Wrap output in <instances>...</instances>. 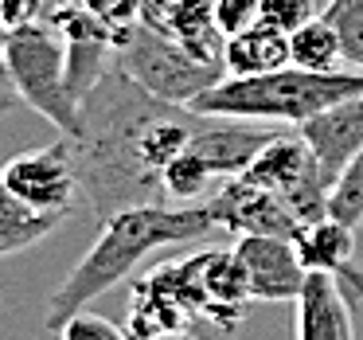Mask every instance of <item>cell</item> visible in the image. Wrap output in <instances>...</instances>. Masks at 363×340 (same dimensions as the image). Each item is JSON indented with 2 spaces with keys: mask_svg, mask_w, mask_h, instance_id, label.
Here are the masks:
<instances>
[{
  "mask_svg": "<svg viewBox=\"0 0 363 340\" xmlns=\"http://www.w3.org/2000/svg\"><path fill=\"white\" fill-rule=\"evenodd\" d=\"M79 110H82V126L79 137H71V145L90 215L98 223H106L110 215L125 212V207L168 204L164 184L152 172L149 153H145L149 126L164 110V98L137 87L113 63L90 87Z\"/></svg>",
  "mask_w": 363,
  "mask_h": 340,
  "instance_id": "6da1fadb",
  "label": "cell"
},
{
  "mask_svg": "<svg viewBox=\"0 0 363 340\" xmlns=\"http://www.w3.org/2000/svg\"><path fill=\"white\" fill-rule=\"evenodd\" d=\"M215 219L207 204H141L110 215L90 243V251L71 266V274L51 293L43 329L59 332L71 317H79L94 297L121 285L152 251L160 246H184L211 235Z\"/></svg>",
  "mask_w": 363,
  "mask_h": 340,
  "instance_id": "7a4b0ae2",
  "label": "cell"
},
{
  "mask_svg": "<svg viewBox=\"0 0 363 340\" xmlns=\"http://www.w3.org/2000/svg\"><path fill=\"white\" fill-rule=\"evenodd\" d=\"M363 94V71H301L281 67L254 79H223L219 87L191 98L188 110L203 118H230V121H254V126H305L328 106L344 98Z\"/></svg>",
  "mask_w": 363,
  "mask_h": 340,
  "instance_id": "3957f363",
  "label": "cell"
},
{
  "mask_svg": "<svg viewBox=\"0 0 363 340\" xmlns=\"http://www.w3.org/2000/svg\"><path fill=\"white\" fill-rule=\"evenodd\" d=\"M0 67L28 110L51 121L63 137H79L82 110L67 79V40L51 20L9 32L0 48Z\"/></svg>",
  "mask_w": 363,
  "mask_h": 340,
  "instance_id": "277c9868",
  "label": "cell"
},
{
  "mask_svg": "<svg viewBox=\"0 0 363 340\" xmlns=\"http://www.w3.org/2000/svg\"><path fill=\"white\" fill-rule=\"evenodd\" d=\"M269 137L274 129L254 126V121L203 118L191 145L164 168V199L168 204H203L207 192L250 168V160L269 145Z\"/></svg>",
  "mask_w": 363,
  "mask_h": 340,
  "instance_id": "5b68a950",
  "label": "cell"
},
{
  "mask_svg": "<svg viewBox=\"0 0 363 340\" xmlns=\"http://www.w3.org/2000/svg\"><path fill=\"white\" fill-rule=\"evenodd\" d=\"M113 63H118L137 87H145L149 94L164 98V102H176V106H191V98H199L203 90L219 87V82L227 79L223 67L199 63V59L188 55L176 40H168L164 32L141 24V20H137L133 32L125 35V43L118 48V59H113Z\"/></svg>",
  "mask_w": 363,
  "mask_h": 340,
  "instance_id": "8992f818",
  "label": "cell"
},
{
  "mask_svg": "<svg viewBox=\"0 0 363 340\" xmlns=\"http://www.w3.org/2000/svg\"><path fill=\"white\" fill-rule=\"evenodd\" d=\"M242 180L269 188L297 212L301 223H313L320 215H328V180H324L316 153L308 149V141L297 133H274L269 145L250 160V168L242 172Z\"/></svg>",
  "mask_w": 363,
  "mask_h": 340,
  "instance_id": "52a82bcc",
  "label": "cell"
},
{
  "mask_svg": "<svg viewBox=\"0 0 363 340\" xmlns=\"http://www.w3.org/2000/svg\"><path fill=\"white\" fill-rule=\"evenodd\" d=\"M0 184L9 188V196H16L32 212L67 219L74 199L82 196L79 160H74L71 137H59L51 145L24 149L16 157H9V165L0 168Z\"/></svg>",
  "mask_w": 363,
  "mask_h": 340,
  "instance_id": "ba28073f",
  "label": "cell"
},
{
  "mask_svg": "<svg viewBox=\"0 0 363 340\" xmlns=\"http://www.w3.org/2000/svg\"><path fill=\"white\" fill-rule=\"evenodd\" d=\"M203 204H207V212H211L215 227H223L235 238H246V235L293 238L305 227V223L297 219V212H293L277 192L258 188V184L242 180V176L223 180Z\"/></svg>",
  "mask_w": 363,
  "mask_h": 340,
  "instance_id": "9c48e42d",
  "label": "cell"
},
{
  "mask_svg": "<svg viewBox=\"0 0 363 340\" xmlns=\"http://www.w3.org/2000/svg\"><path fill=\"white\" fill-rule=\"evenodd\" d=\"M235 254L242 262L246 285L254 301H297L308 282V270L301 266L293 238L246 235L235 238Z\"/></svg>",
  "mask_w": 363,
  "mask_h": 340,
  "instance_id": "30bf717a",
  "label": "cell"
},
{
  "mask_svg": "<svg viewBox=\"0 0 363 340\" xmlns=\"http://www.w3.org/2000/svg\"><path fill=\"white\" fill-rule=\"evenodd\" d=\"M141 24L164 32L199 63L223 67L227 35L215 20V0H141Z\"/></svg>",
  "mask_w": 363,
  "mask_h": 340,
  "instance_id": "8fae6325",
  "label": "cell"
},
{
  "mask_svg": "<svg viewBox=\"0 0 363 340\" xmlns=\"http://www.w3.org/2000/svg\"><path fill=\"white\" fill-rule=\"evenodd\" d=\"M293 246H297V258L308 274H332L344 293L352 301H363V274L352 266L355 258V227L332 219V215H320V219L305 223V227L293 235Z\"/></svg>",
  "mask_w": 363,
  "mask_h": 340,
  "instance_id": "7c38bea8",
  "label": "cell"
},
{
  "mask_svg": "<svg viewBox=\"0 0 363 340\" xmlns=\"http://www.w3.org/2000/svg\"><path fill=\"white\" fill-rule=\"evenodd\" d=\"M297 129L308 141V149L316 153V165H320L324 180L332 188L340 180V172L347 168V160L363 149V94L328 106L324 114H316L313 121H305Z\"/></svg>",
  "mask_w": 363,
  "mask_h": 340,
  "instance_id": "4fadbf2b",
  "label": "cell"
},
{
  "mask_svg": "<svg viewBox=\"0 0 363 340\" xmlns=\"http://www.w3.org/2000/svg\"><path fill=\"white\" fill-rule=\"evenodd\" d=\"M297 305V340H355L352 297L332 274H308Z\"/></svg>",
  "mask_w": 363,
  "mask_h": 340,
  "instance_id": "5bb4252c",
  "label": "cell"
},
{
  "mask_svg": "<svg viewBox=\"0 0 363 340\" xmlns=\"http://www.w3.org/2000/svg\"><path fill=\"white\" fill-rule=\"evenodd\" d=\"M203 290H207V321L219 329H235L246 317V309L254 305L250 285H246L242 262H238L235 246H207L203 251Z\"/></svg>",
  "mask_w": 363,
  "mask_h": 340,
  "instance_id": "9a60e30c",
  "label": "cell"
},
{
  "mask_svg": "<svg viewBox=\"0 0 363 340\" xmlns=\"http://www.w3.org/2000/svg\"><path fill=\"white\" fill-rule=\"evenodd\" d=\"M289 67V35L274 32L266 24H254L250 32H238L223 48V71L227 79H254Z\"/></svg>",
  "mask_w": 363,
  "mask_h": 340,
  "instance_id": "2e32d148",
  "label": "cell"
},
{
  "mask_svg": "<svg viewBox=\"0 0 363 340\" xmlns=\"http://www.w3.org/2000/svg\"><path fill=\"white\" fill-rule=\"evenodd\" d=\"M63 227L59 215H40L32 207H24L16 196H9V188L0 184V258H12V254H24L28 246L51 238Z\"/></svg>",
  "mask_w": 363,
  "mask_h": 340,
  "instance_id": "e0dca14e",
  "label": "cell"
},
{
  "mask_svg": "<svg viewBox=\"0 0 363 340\" xmlns=\"http://www.w3.org/2000/svg\"><path fill=\"white\" fill-rule=\"evenodd\" d=\"M289 63L301 67V71H320V75L344 71V43H340L336 28L324 20V12L289 35Z\"/></svg>",
  "mask_w": 363,
  "mask_h": 340,
  "instance_id": "ac0fdd59",
  "label": "cell"
},
{
  "mask_svg": "<svg viewBox=\"0 0 363 340\" xmlns=\"http://www.w3.org/2000/svg\"><path fill=\"white\" fill-rule=\"evenodd\" d=\"M328 215L347 227H363V149L347 160V168L340 172V180L328 192Z\"/></svg>",
  "mask_w": 363,
  "mask_h": 340,
  "instance_id": "d6986e66",
  "label": "cell"
},
{
  "mask_svg": "<svg viewBox=\"0 0 363 340\" xmlns=\"http://www.w3.org/2000/svg\"><path fill=\"white\" fill-rule=\"evenodd\" d=\"M324 20L340 32L344 43V63L352 71H363V0H328Z\"/></svg>",
  "mask_w": 363,
  "mask_h": 340,
  "instance_id": "ffe728a7",
  "label": "cell"
},
{
  "mask_svg": "<svg viewBox=\"0 0 363 340\" xmlns=\"http://www.w3.org/2000/svg\"><path fill=\"white\" fill-rule=\"evenodd\" d=\"M308 20H316V0H262L258 12V24L274 28L281 35H293Z\"/></svg>",
  "mask_w": 363,
  "mask_h": 340,
  "instance_id": "44dd1931",
  "label": "cell"
},
{
  "mask_svg": "<svg viewBox=\"0 0 363 340\" xmlns=\"http://www.w3.org/2000/svg\"><path fill=\"white\" fill-rule=\"evenodd\" d=\"M59 340H129V332L118 329L113 321H106V317L82 309L79 317H71V321L59 329Z\"/></svg>",
  "mask_w": 363,
  "mask_h": 340,
  "instance_id": "7402d4cb",
  "label": "cell"
},
{
  "mask_svg": "<svg viewBox=\"0 0 363 340\" xmlns=\"http://www.w3.org/2000/svg\"><path fill=\"white\" fill-rule=\"evenodd\" d=\"M258 12H262V0H215V20H219V32L238 35V32H250L258 24Z\"/></svg>",
  "mask_w": 363,
  "mask_h": 340,
  "instance_id": "603a6c76",
  "label": "cell"
},
{
  "mask_svg": "<svg viewBox=\"0 0 363 340\" xmlns=\"http://www.w3.org/2000/svg\"><path fill=\"white\" fill-rule=\"evenodd\" d=\"M51 0H0V24L16 32V28H28V24H40L43 12H48Z\"/></svg>",
  "mask_w": 363,
  "mask_h": 340,
  "instance_id": "cb8c5ba5",
  "label": "cell"
},
{
  "mask_svg": "<svg viewBox=\"0 0 363 340\" xmlns=\"http://www.w3.org/2000/svg\"><path fill=\"white\" fill-rule=\"evenodd\" d=\"M12 102H20V98H16V90H12V82H9V75H4V67H0V114L9 110Z\"/></svg>",
  "mask_w": 363,
  "mask_h": 340,
  "instance_id": "d4e9b609",
  "label": "cell"
},
{
  "mask_svg": "<svg viewBox=\"0 0 363 340\" xmlns=\"http://www.w3.org/2000/svg\"><path fill=\"white\" fill-rule=\"evenodd\" d=\"M152 340H196V336H191V332L184 329V332H164V336H152Z\"/></svg>",
  "mask_w": 363,
  "mask_h": 340,
  "instance_id": "484cf974",
  "label": "cell"
},
{
  "mask_svg": "<svg viewBox=\"0 0 363 340\" xmlns=\"http://www.w3.org/2000/svg\"><path fill=\"white\" fill-rule=\"evenodd\" d=\"M4 40H9V28L0 24V48H4Z\"/></svg>",
  "mask_w": 363,
  "mask_h": 340,
  "instance_id": "4316f807",
  "label": "cell"
}]
</instances>
